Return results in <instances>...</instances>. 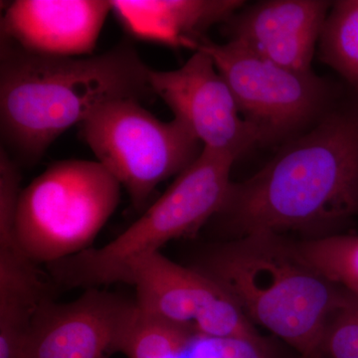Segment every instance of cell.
<instances>
[{"label": "cell", "mask_w": 358, "mask_h": 358, "mask_svg": "<svg viewBox=\"0 0 358 358\" xmlns=\"http://www.w3.org/2000/svg\"><path fill=\"white\" fill-rule=\"evenodd\" d=\"M239 0H112V13L129 35L169 47H186L228 20L243 6Z\"/></svg>", "instance_id": "cell-13"}, {"label": "cell", "mask_w": 358, "mask_h": 358, "mask_svg": "<svg viewBox=\"0 0 358 358\" xmlns=\"http://www.w3.org/2000/svg\"><path fill=\"white\" fill-rule=\"evenodd\" d=\"M358 215V100L329 110L241 182L211 219L231 239L329 231ZM230 239V240H231Z\"/></svg>", "instance_id": "cell-1"}, {"label": "cell", "mask_w": 358, "mask_h": 358, "mask_svg": "<svg viewBox=\"0 0 358 358\" xmlns=\"http://www.w3.org/2000/svg\"><path fill=\"white\" fill-rule=\"evenodd\" d=\"M119 352L128 358H273L263 339L193 333L150 319L138 308Z\"/></svg>", "instance_id": "cell-14"}, {"label": "cell", "mask_w": 358, "mask_h": 358, "mask_svg": "<svg viewBox=\"0 0 358 358\" xmlns=\"http://www.w3.org/2000/svg\"><path fill=\"white\" fill-rule=\"evenodd\" d=\"M333 2L273 0L235 13L227 21L229 41L298 72H310L315 44Z\"/></svg>", "instance_id": "cell-12"}, {"label": "cell", "mask_w": 358, "mask_h": 358, "mask_svg": "<svg viewBox=\"0 0 358 358\" xmlns=\"http://www.w3.org/2000/svg\"><path fill=\"white\" fill-rule=\"evenodd\" d=\"M154 95L206 150L235 160L262 143L260 131L244 119L229 85L210 56L195 50L176 70L148 72Z\"/></svg>", "instance_id": "cell-9"}, {"label": "cell", "mask_w": 358, "mask_h": 358, "mask_svg": "<svg viewBox=\"0 0 358 358\" xmlns=\"http://www.w3.org/2000/svg\"><path fill=\"white\" fill-rule=\"evenodd\" d=\"M81 136L136 210L145 208L155 188L192 166L204 148L179 120L160 121L131 99L96 110L81 124Z\"/></svg>", "instance_id": "cell-6"}, {"label": "cell", "mask_w": 358, "mask_h": 358, "mask_svg": "<svg viewBox=\"0 0 358 358\" xmlns=\"http://www.w3.org/2000/svg\"><path fill=\"white\" fill-rule=\"evenodd\" d=\"M296 246L329 281L358 296V235H326Z\"/></svg>", "instance_id": "cell-16"}, {"label": "cell", "mask_w": 358, "mask_h": 358, "mask_svg": "<svg viewBox=\"0 0 358 358\" xmlns=\"http://www.w3.org/2000/svg\"><path fill=\"white\" fill-rule=\"evenodd\" d=\"M121 188L99 162L61 160L21 190L16 235L26 256L45 266L91 248L114 214Z\"/></svg>", "instance_id": "cell-5"}, {"label": "cell", "mask_w": 358, "mask_h": 358, "mask_svg": "<svg viewBox=\"0 0 358 358\" xmlns=\"http://www.w3.org/2000/svg\"><path fill=\"white\" fill-rule=\"evenodd\" d=\"M129 285L136 288L138 310L150 319L215 338L262 339L220 285L162 252L141 259Z\"/></svg>", "instance_id": "cell-8"}, {"label": "cell", "mask_w": 358, "mask_h": 358, "mask_svg": "<svg viewBox=\"0 0 358 358\" xmlns=\"http://www.w3.org/2000/svg\"><path fill=\"white\" fill-rule=\"evenodd\" d=\"M136 313V301L100 288L86 289L68 303L48 299L33 317L25 358H105L119 352Z\"/></svg>", "instance_id": "cell-10"}, {"label": "cell", "mask_w": 358, "mask_h": 358, "mask_svg": "<svg viewBox=\"0 0 358 358\" xmlns=\"http://www.w3.org/2000/svg\"><path fill=\"white\" fill-rule=\"evenodd\" d=\"M148 68L131 44L98 55L49 57L0 39L2 150L21 166L103 106L152 95Z\"/></svg>", "instance_id": "cell-2"}, {"label": "cell", "mask_w": 358, "mask_h": 358, "mask_svg": "<svg viewBox=\"0 0 358 358\" xmlns=\"http://www.w3.org/2000/svg\"><path fill=\"white\" fill-rule=\"evenodd\" d=\"M235 159L203 148L199 159L138 220L113 241L46 265L52 282L64 289L129 284L134 266L169 242L193 236L222 208Z\"/></svg>", "instance_id": "cell-4"}, {"label": "cell", "mask_w": 358, "mask_h": 358, "mask_svg": "<svg viewBox=\"0 0 358 358\" xmlns=\"http://www.w3.org/2000/svg\"><path fill=\"white\" fill-rule=\"evenodd\" d=\"M322 352L329 358H358V296L348 292L331 315Z\"/></svg>", "instance_id": "cell-17"}, {"label": "cell", "mask_w": 358, "mask_h": 358, "mask_svg": "<svg viewBox=\"0 0 358 358\" xmlns=\"http://www.w3.org/2000/svg\"><path fill=\"white\" fill-rule=\"evenodd\" d=\"M320 56L350 84L358 100V0L333 2L320 34Z\"/></svg>", "instance_id": "cell-15"}, {"label": "cell", "mask_w": 358, "mask_h": 358, "mask_svg": "<svg viewBox=\"0 0 358 358\" xmlns=\"http://www.w3.org/2000/svg\"><path fill=\"white\" fill-rule=\"evenodd\" d=\"M110 13L107 0H16L2 14L0 39L37 55L91 56Z\"/></svg>", "instance_id": "cell-11"}, {"label": "cell", "mask_w": 358, "mask_h": 358, "mask_svg": "<svg viewBox=\"0 0 358 358\" xmlns=\"http://www.w3.org/2000/svg\"><path fill=\"white\" fill-rule=\"evenodd\" d=\"M214 280L247 319L305 358L324 355L329 320L348 294L280 234L255 233L204 252L194 266Z\"/></svg>", "instance_id": "cell-3"}, {"label": "cell", "mask_w": 358, "mask_h": 358, "mask_svg": "<svg viewBox=\"0 0 358 358\" xmlns=\"http://www.w3.org/2000/svg\"><path fill=\"white\" fill-rule=\"evenodd\" d=\"M192 50L210 56L244 119L260 131L262 143L296 136L331 102L329 86L312 71L282 67L237 42L218 44L204 37Z\"/></svg>", "instance_id": "cell-7"}]
</instances>
